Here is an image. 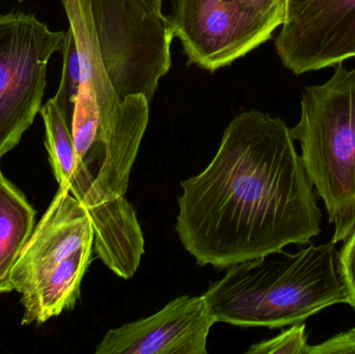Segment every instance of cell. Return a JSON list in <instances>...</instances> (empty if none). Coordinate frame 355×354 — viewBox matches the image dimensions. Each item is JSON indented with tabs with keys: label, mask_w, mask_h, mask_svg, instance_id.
Wrapping results in <instances>:
<instances>
[{
	"label": "cell",
	"mask_w": 355,
	"mask_h": 354,
	"mask_svg": "<svg viewBox=\"0 0 355 354\" xmlns=\"http://www.w3.org/2000/svg\"><path fill=\"white\" fill-rule=\"evenodd\" d=\"M181 187L177 234L200 266L227 269L321 233L322 213L291 128L260 110L236 116L208 166Z\"/></svg>",
	"instance_id": "1"
},
{
	"label": "cell",
	"mask_w": 355,
	"mask_h": 354,
	"mask_svg": "<svg viewBox=\"0 0 355 354\" xmlns=\"http://www.w3.org/2000/svg\"><path fill=\"white\" fill-rule=\"evenodd\" d=\"M204 293L217 322L279 328L348 303L331 241L308 243L294 254H271L227 268Z\"/></svg>",
	"instance_id": "2"
},
{
	"label": "cell",
	"mask_w": 355,
	"mask_h": 354,
	"mask_svg": "<svg viewBox=\"0 0 355 354\" xmlns=\"http://www.w3.org/2000/svg\"><path fill=\"white\" fill-rule=\"evenodd\" d=\"M291 134L335 226L331 241L342 242L355 228V69L340 64L324 85L304 89Z\"/></svg>",
	"instance_id": "3"
},
{
	"label": "cell",
	"mask_w": 355,
	"mask_h": 354,
	"mask_svg": "<svg viewBox=\"0 0 355 354\" xmlns=\"http://www.w3.org/2000/svg\"><path fill=\"white\" fill-rule=\"evenodd\" d=\"M94 227L85 206L58 187L12 270L29 316L45 322L72 310L93 260Z\"/></svg>",
	"instance_id": "4"
},
{
	"label": "cell",
	"mask_w": 355,
	"mask_h": 354,
	"mask_svg": "<svg viewBox=\"0 0 355 354\" xmlns=\"http://www.w3.org/2000/svg\"><path fill=\"white\" fill-rule=\"evenodd\" d=\"M45 147L60 186L69 189L91 216L95 255L114 274L130 280L145 254V237L137 211L125 197L104 193L77 157L70 123L50 99L42 106Z\"/></svg>",
	"instance_id": "5"
},
{
	"label": "cell",
	"mask_w": 355,
	"mask_h": 354,
	"mask_svg": "<svg viewBox=\"0 0 355 354\" xmlns=\"http://www.w3.org/2000/svg\"><path fill=\"white\" fill-rule=\"evenodd\" d=\"M102 60L121 102L144 95L151 102L172 67L174 29L166 15L141 0H89Z\"/></svg>",
	"instance_id": "6"
},
{
	"label": "cell",
	"mask_w": 355,
	"mask_h": 354,
	"mask_svg": "<svg viewBox=\"0 0 355 354\" xmlns=\"http://www.w3.org/2000/svg\"><path fill=\"white\" fill-rule=\"evenodd\" d=\"M168 19L188 64L209 72L230 66L272 37L286 0H172Z\"/></svg>",
	"instance_id": "7"
},
{
	"label": "cell",
	"mask_w": 355,
	"mask_h": 354,
	"mask_svg": "<svg viewBox=\"0 0 355 354\" xmlns=\"http://www.w3.org/2000/svg\"><path fill=\"white\" fill-rule=\"evenodd\" d=\"M64 37L33 15H0V159L41 112L48 64L62 49Z\"/></svg>",
	"instance_id": "8"
},
{
	"label": "cell",
	"mask_w": 355,
	"mask_h": 354,
	"mask_svg": "<svg viewBox=\"0 0 355 354\" xmlns=\"http://www.w3.org/2000/svg\"><path fill=\"white\" fill-rule=\"evenodd\" d=\"M281 26L275 48L294 74L355 57V0H286Z\"/></svg>",
	"instance_id": "9"
},
{
	"label": "cell",
	"mask_w": 355,
	"mask_h": 354,
	"mask_svg": "<svg viewBox=\"0 0 355 354\" xmlns=\"http://www.w3.org/2000/svg\"><path fill=\"white\" fill-rule=\"evenodd\" d=\"M217 320L204 295L177 297L150 317L108 330L96 354H207Z\"/></svg>",
	"instance_id": "10"
},
{
	"label": "cell",
	"mask_w": 355,
	"mask_h": 354,
	"mask_svg": "<svg viewBox=\"0 0 355 354\" xmlns=\"http://www.w3.org/2000/svg\"><path fill=\"white\" fill-rule=\"evenodd\" d=\"M35 210L0 168V294L14 290L12 270L35 229Z\"/></svg>",
	"instance_id": "11"
},
{
	"label": "cell",
	"mask_w": 355,
	"mask_h": 354,
	"mask_svg": "<svg viewBox=\"0 0 355 354\" xmlns=\"http://www.w3.org/2000/svg\"><path fill=\"white\" fill-rule=\"evenodd\" d=\"M99 129L97 99L89 87L81 85L73 112L71 132L77 157L87 170L91 168L97 151Z\"/></svg>",
	"instance_id": "12"
},
{
	"label": "cell",
	"mask_w": 355,
	"mask_h": 354,
	"mask_svg": "<svg viewBox=\"0 0 355 354\" xmlns=\"http://www.w3.org/2000/svg\"><path fill=\"white\" fill-rule=\"evenodd\" d=\"M62 51V78L60 87L52 100L62 110L68 122L72 124L75 103L81 87V70L76 43L70 27L66 31Z\"/></svg>",
	"instance_id": "13"
},
{
	"label": "cell",
	"mask_w": 355,
	"mask_h": 354,
	"mask_svg": "<svg viewBox=\"0 0 355 354\" xmlns=\"http://www.w3.org/2000/svg\"><path fill=\"white\" fill-rule=\"evenodd\" d=\"M306 324H296L279 336L252 345L248 354H308Z\"/></svg>",
	"instance_id": "14"
},
{
	"label": "cell",
	"mask_w": 355,
	"mask_h": 354,
	"mask_svg": "<svg viewBox=\"0 0 355 354\" xmlns=\"http://www.w3.org/2000/svg\"><path fill=\"white\" fill-rule=\"evenodd\" d=\"M338 270L347 293L348 305L355 310V228L338 253Z\"/></svg>",
	"instance_id": "15"
},
{
	"label": "cell",
	"mask_w": 355,
	"mask_h": 354,
	"mask_svg": "<svg viewBox=\"0 0 355 354\" xmlns=\"http://www.w3.org/2000/svg\"><path fill=\"white\" fill-rule=\"evenodd\" d=\"M308 354H355V328L340 333L320 344L310 345Z\"/></svg>",
	"instance_id": "16"
},
{
	"label": "cell",
	"mask_w": 355,
	"mask_h": 354,
	"mask_svg": "<svg viewBox=\"0 0 355 354\" xmlns=\"http://www.w3.org/2000/svg\"><path fill=\"white\" fill-rule=\"evenodd\" d=\"M150 10L157 15H164L162 12L164 0H141Z\"/></svg>",
	"instance_id": "17"
}]
</instances>
